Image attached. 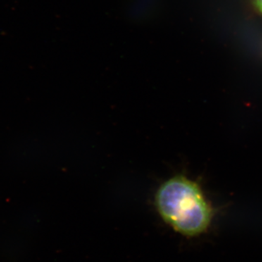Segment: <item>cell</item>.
<instances>
[{"label": "cell", "instance_id": "cell-1", "mask_svg": "<svg viewBox=\"0 0 262 262\" xmlns=\"http://www.w3.org/2000/svg\"><path fill=\"white\" fill-rule=\"evenodd\" d=\"M155 204L162 219L182 235L195 237L206 232L213 211L201 188L177 176L164 182L157 192Z\"/></svg>", "mask_w": 262, "mask_h": 262}, {"label": "cell", "instance_id": "cell-2", "mask_svg": "<svg viewBox=\"0 0 262 262\" xmlns=\"http://www.w3.org/2000/svg\"><path fill=\"white\" fill-rule=\"evenodd\" d=\"M252 3L258 13L262 15V0H252Z\"/></svg>", "mask_w": 262, "mask_h": 262}]
</instances>
